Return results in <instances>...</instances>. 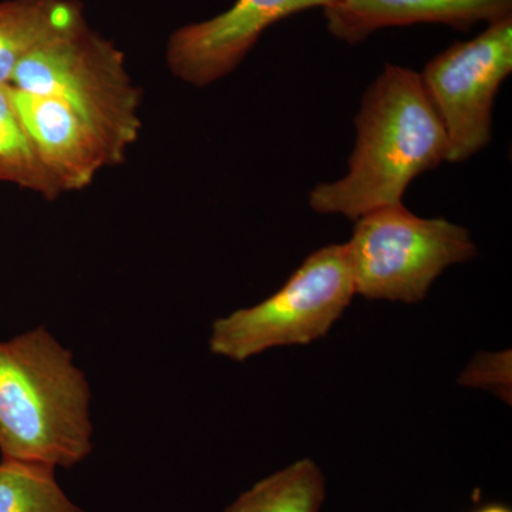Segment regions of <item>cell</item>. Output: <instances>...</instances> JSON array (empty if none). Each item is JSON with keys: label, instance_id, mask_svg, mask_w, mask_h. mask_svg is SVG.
<instances>
[{"label": "cell", "instance_id": "1", "mask_svg": "<svg viewBox=\"0 0 512 512\" xmlns=\"http://www.w3.org/2000/svg\"><path fill=\"white\" fill-rule=\"evenodd\" d=\"M356 146L345 177L316 185L309 205L349 220L402 204L419 175L447 161V134L420 73L387 64L363 96Z\"/></svg>", "mask_w": 512, "mask_h": 512}, {"label": "cell", "instance_id": "2", "mask_svg": "<svg viewBox=\"0 0 512 512\" xmlns=\"http://www.w3.org/2000/svg\"><path fill=\"white\" fill-rule=\"evenodd\" d=\"M90 389L70 350L43 326L0 342V453L72 468L92 453Z\"/></svg>", "mask_w": 512, "mask_h": 512}, {"label": "cell", "instance_id": "3", "mask_svg": "<svg viewBox=\"0 0 512 512\" xmlns=\"http://www.w3.org/2000/svg\"><path fill=\"white\" fill-rule=\"evenodd\" d=\"M9 84L60 101L104 138L119 163L140 136L141 92L123 52L86 20L35 47Z\"/></svg>", "mask_w": 512, "mask_h": 512}, {"label": "cell", "instance_id": "4", "mask_svg": "<svg viewBox=\"0 0 512 512\" xmlns=\"http://www.w3.org/2000/svg\"><path fill=\"white\" fill-rule=\"evenodd\" d=\"M356 295L416 303L450 265L477 254L470 232L444 218H421L402 204L360 217L345 244Z\"/></svg>", "mask_w": 512, "mask_h": 512}, {"label": "cell", "instance_id": "5", "mask_svg": "<svg viewBox=\"0 0 512 512\" xmlns=\"http://www.w3.org/2000/svg\"><path fill=\"white\" fill-rule=\"evenodd\" d=\"M356 295L345 245L313 252L274 295L212 325L214 355L245 362L278 346L323 338Z\"/></svg>", "mask_w": 512, "mask_h": 512}, {"label": "cell", "instance_id": "6", "mask_svg": "<svg viewBox=\"0 0 512 512\" xmlns=\"http://www.w3.org/2000/svg\"><path fill=\"white\" fill-rule=\"evenodd\" d=\"M512 72V16L433 57L420 73L447 134V161L461 163L493 138L495 97Z\"/></svg>", "mask_w": 512, "mask_h": 512}, {"label": "cell", "instance_id": "7", "mask_svg": "<svg viewBox=\"0 0 512 512\" xmlns=\"http://www.w3.org/2000/svg\"><path fill=\"white\" fill-rule=\"evenodd\" d=\"M333 0H235L221 15L175 30L167 64L177 79L205 87L228 76L275 23L296 13L325 9Z\"/></svg>", "mask_w": 512, "mask_h": 512}, {"label": "cell", "instance_id": "8", "mask_svg": "<svg viewBox=\"0 0 512 512\" xmlns=\"http://www.w3.org/2000/svg\"><path fill=\"white\" fill-rule=\"evenodd\" d=\"M12 90L20 120L60 195L84 190L103 168L120 164L104 138L60 101Z\"/></svg>", "mask_w": 512, "mask_h": 512}, {"label": "cell", "instance_id": "9", "mask_svg": "<svg viewBox=\"0 0 512 512\" xmlns=\"http://www.w3.org/2000/svg\"><path fill=\"white\" fill-rule=\"evenodd\" d=\"M512 0H333L323 9L336 39L359 45L376 30L443 23L467 32L480 22L511 16Z\"/></svg>", "mask_w": 512, "mask_h": 512}, {"label": "cell", "instance_id": "10", "mask_svg": "<svg viewBox=\"0 0 512 512\" xmlns=\"http://www.w3.org/2000/svg\"><path fill=\"white\" fill-rule=\"evenodd\" d=\"M76 0H5L0 3V84H9L16 67L40 43L79 25Z\"/></svg>", "mask_w": 512, "mask_h": 512}, {"label": "cell", "instance_id": "11", "mask_svg": "<svg viewBox=\"0 0 512 512\" xmlns=\"http://www.w3.org/2000/svg\"><path fill=\"white\" fill-rule=\"evenodd\" d=\"M325 497L322 470L305 458L258 481L224 512H320Z\"/></svg>", "mask_w": 512, "mask_h": 512}, {"label": "cell", "instance_id": "12", "mask_svg": "<svg viewBox=\"0 0 512 512\" xmlns=\"http://www.w3.org/2000/svg\"><path fill=\"white\" fill-rule=\"evenodd\" d=\"M0 183L18 185L50 201L60 195L20 120L10 84H0Z\"/></svg>", "mask_w": 512, "mask_h": 512}, {"label": "cell", "instance_id": "13", "mask_svg": "<svg viewBox=\"0 0 512 512\" xmlns=\"http://www.w3.org/2000/svg\"><path fill=\"white\" fill-rule=\"evenodd\" d=\"M0 512H84L64 494L55 468L5 460L0 463Z\"/></svg>", "mask_w": 512, "mask_h": 512}, {"label": "cell", "instance_id": "14", "mask_svg": "<svg viewBox=\"0 0 512 512\" xmlns=\"http://www.w3.org/2000/svg\"><path fill=\"white\" fill-rule=\"evenodd\" d=\"M476 512H511V510L510 508L505 507V505L490 504L485 505V507L480 508V510Z\"/></svg>", "mask_w": 512, "mask_h": 512}]
</instances>
